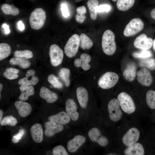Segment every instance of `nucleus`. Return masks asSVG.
Masks as SVG:
<instances>
[{
    "instance_id": "393cba45",
    "label": "nucleus",
    "mask_w": 155,
    "mask_h": 155,
    "mask_svg": "<svg viewBox=\"0 0 155 155\" xmlns=\"http://www.w3.org/2000/svg\"><path fill=\"white\" fill-rule=\"evenodd\" d=\"M9 62L11 65H18L23 69L27 68L31 65L28 59L17 57L11 58L9 60Z\"/></svg>"
},
{
    "instance_id": "e433bc0d",
    "label": "nucleus",
    "mask_w": 155,
    "mask_h": 155,
    "mask_svg": "<svg viewBox=\"0 0 155 155\" xmlns=\"http://www.w3.org/2000/svg\"><path fill=\"white\" fill-rule=\"evenodd\" d=\"M0 122L2 126L9 125L14 126L18 123L17 119L11 115H8L4 117L2 119Z\"/></svg>"
},
{
    "instance_id": "09e8293b",
    "label": "nucleus",
    "mask_w": 155,
    "mask_h": 155,
    "mask_svg": "<svg viewBox=\"0 0 155 155\" xmlns=\"http://www.w3.org/2000/svg\"><path fill=\"white\" fill-rule=\"evenodd\" d=\"M150 15L152 18L155 20V8L152 11Z\"/></svg>"
},
{
    "instance_id": "79ce46f5",
    "label": "nucleus",
    "mask_w": 155,
    "mask_h": 155,
    "mask_svg": "<svg viewBox=\"0 0 155 155\" xmlns=\"http://www.w3.org/2000/svg\"><path fill=\"white\" fill-rule=\"evenodd\" d=\"M25 133V131L22 129L19 130V132L16 135L13 136L11 139L12 142L13 143H18L22 138Z\"/></svg>"
},
{
    "instance_id": "a19ab883",
    "label": "nucleus",
    "mask_w": 155,
    "mask_h": 155,
    "mask_svg": "<svg viewBox=\"0 0 155 155\" xmlns=\"http://www.w3.org/2000/svg\"><path fill=\"white\" fill-rule=\"evenodd\" d=\"M53 155H68V154L65 148L62 145H59L55 147L52 151Z\"/></svg>"
},
{
    "instance_id": "f704fd0d",
    "label": "nucleus",
    "mask_w": 155,
    "mask_h": 155,
    "mask_svg": "<svg viewBox=\"0 0 155 155\" xmlns=\"http://www.w3.org/2000/svg\"><path fill=\"white\" fill-rule=\"evenodd\" d=\"M19 70L13 68H7L4 71L3 75L6 78L9 80H13L17 79L18 77V73Z\"/></svg>"
},
{
    "instance_id": "bb28decb",
    "label": "nucleus",
    "mask_w": 155,
    "mask_h": 155,
    "mask_svg": "<svg viewBox=\"0 0 155 155\" xmlns=\"http://www.w3.org/2000/svg\"><path fill=\"white\" fill-rule=\"evenodd\" d=\"M70 70L67 68H62L59 71L58 75L59 77L67 87H68L70 84Z\"/></svg>"
},
{
    "instance_id": "2eb2a0df",
    "label": "nucleus",
    "mask_w": 155,
    "mask_h": 155,
    "mask_svg": "<svg viewBox=\"0 0 155 155\" xmlns=\"http://www.w3.org/2000/svg\"><path fill=\"white\" fill-rule=\"evenodd\" d=\"M65 109L66 113L72 121H75L78 119L79 114L78 111V107L73 99L69 98L67 100Z\"/></svg>"
},
{
    "instance_id": "39448f33",
    "label": "nucleus",
    "mask_w": 155,
    "mask_h": 155,
    "mask_svg": "<svg viewBox=\"0 0 155 155\" xmlns=\"http://www.w3.org/2000/svg\"><path fill=\"white\" fill-rule=\"evenodd\" d=\"M80 45V37L76 34L72 35L68 39L64 47V53L69 58L74 57L76 54Z\"/></svg>"
},
{
    "instance_id": "de8ad7c7",
    "label": "nucleus",
    "mask_w": 155,
    "mask_h": 155,
    "mask_svg": "<svg viewBox=\"0 0 155 155\" xmlns=\"http://www.w3.org/2000/svg\"><path fill=\"white\" fill-rule=\"evenodd\" d=\"M28 86L26 85H21L19 88L21 92L24 91L27 88Z\"/></svg>"
},
{
    "instance_id": "20e7f679",
    "label": "nucleus",
    "mask_w": 155,
    "mask_h": 155,
    "mask_svg": "<svg viewBox=\"0 0 155 155\" xmlns=\"http://www.w3.org/2000/svg\"><path fill=\"white\" fill-rule=\"evenodd\" d=\"M119 80L118 75L116 73L108 71L104 74L100 78L98 85L101 88L108 89L114 87Z\"/></svg>"
},
{
    "instance_id": "f8f14e48",
    "label": "nucleus",
    "mask_w": 155,
    "mask_h": 155,
    "mask_svg": "<svg viewBox=\"0 0 155 155\" xmlns=\"http://www.w3.org/2000/svg\"><path fill=\"white\" fill-rule=\"evenodd\" d=\"M137 80L142 85L150 86L153 82V77L150 71L145 68H143L137 73Z\"/></svg>"
},
{
    "instance_id": "864d4df0",
    "label": "nucleus",
    "mask_w": 155,
    "mask_h": 155,
    "mask_svg": "<svg viewBox=\"0 0 155 155\" xmlns=\"http://www.w3.org/2000/svg\"><path fill=\"white\" fill-rule=\"evenodd\" d=\"M81 0H75L76 2H79L81 1Z\"/></svg>"
},
{
    "instance_id": "49530a36",
    "label": "nucleus",
    "mask_w": 155,
    "mask_h": 155,
    "mask_svg": "<svg viewBox=\"0 0 155 155\" xmlns=\"http://www.w3.org/2000/svg\"><path fill=\"white\" fill-rule=\"evenodd\" d=\"M18 27L19 29L22 31L25 29V26L22 22L21 21H19L18 23Z\"/></svg>"
},
{
    "instance_id": "a18cd8bd",
    "label": "nucleus",
    "mask_w": 155,
    "mask_h": 155,
    "mask_svg": "<svg viewBox=\"0 0 155 155\" xmlns=\"http://www.w3.org/2000/svg\"><path fill=\"white\" fill-rule=\"evenodd\" d=\"M2 27L4 28L5 32V34H8L10 32V30L9 29V26L6 23L3 24Z\"/></svg>"
},
{
    "instance_id": "6ab92c4d",
    "label": "nucleus",
    "mask_w": 155,
    "mask_h": 155,
    "mask_svg": "<svg viewBox=\"0 0 155 155\" xmlns=\"http://www.w3.org/2000/svg\"><path fill=\"white\" fill-rule=\"evenodd\" d=\"M30 132L33 141L36 143H40L43 140V132L40 124L35 123L31 127Z\"/></svg>"
},
{
    "instance_id": "c9c22d12",
    "label": "nucleus",
    "mask_w": 155,
    "mask_h": 155,
    "mask_svg": "<svg viewBox=\"0 0 155 155\" xmlns=\"http://www.w3.org/2000/svg\"><path fill=\"white\" fill-rule=\"evenodd\" d=\"M21 92V93L19 97V99L20 100L25 101L27 100L29 97L34 94V88L32 86H29L25 90Z\"/></svg>"
},
{
    "instance_id": "4468645a",
    "label": "nucleus",
    "mask_w": 155,
    "mask_h": 155,
    "mask_svg": "<svg viewBox=\"0 0 155 155\" xmlns=\"http://www.w3.org/2000/svg\"><path fill=\"white\" fill-rule=\"evenodd\" d=\"M86 140L83 135H77L69 140L67 144V148L71 153L75 152L84 144Z\"/></svg>"
},
{
    "instance_id": "f03ea898",
    "label": "nucleus",
    "mask_w": 155,
    "mask_h": 155,
    "mask_svg": "<svg viewBox=\"0 0 155 155\" xmlns=\"http://www.w3.org/2000/svg\"><path fill=\"white\" fill-rule=\"evenodd\" d=\"M46 18V13L42 8H35L31 13L29 21L31 27L35 30H38L44 26Z\"/></svg>"
},
{
    "instance_id": "5701e85b",
    "label": "nucleus",
    "mask_w": 155,
    "mask_h": 155,
    "mask_svg": "<svg viewBox=\"0 0 155 155\" xmlns=\"http://www.w3.org/2000/svg\"><path fill=\"white\" fill-rule=\"evenodd\" d=\"M136 74V66L133 62H130L127 64L123 73L125 78L129 82H132L134 80Z\"/></svg>"
},
{
    "instance_id": "a878e982",
    "label": "nucleus",
    "mask_w": 155,
    "mask_h": 155,
    "mask_svg": "<svg viewBox=\"0 0 155 155\" xmlns=\"http://www.w3.org/2000/svg\"><path fill=\"white\" fill-rule=\"evenodd\" d=\"M1 9L4 14L7 15L16 16L18 15L20 13L18 8L6 3L3 4L1 5Z\"/></svg>"
},
{
    "instance_id": "5fc2aeb1",
    "label": "nucleus",
    "mask_w": 155,
    "mask_h": 155,
    "mask_svg": "<svg viewBox=\"0 0 155 155\" xmlns=\"http://www.w3.org/2000/svg\"><path fill=\"white\" fill-rule=\"evenodd\" d=\"M112 1H117V0H112Z\"/></svg>"
},
{
    "instance_id": "8fccbe9b",
    "label": "nucleus",
    "mask_w": 155,
    "mask_h": 155,
    "mask_svg": "<svg viewBox=\"0 0 155 155\" xmlns=\"http://www.w3.org/2000/svg\"><path fill=\"white\" fill-rule=\"evenodd\" d=\"M3 112L1 110H0V122L1 121L3 117Z\"/></svg>"
},
{
    "instance_id": "7ed1b4c3",
    "label": "nucleus",
    "mask_w": 155,
    "mask_h": 155,
    "mask_svg": "<svg viewBox=\"0 0 155 155\" xmlns=\"http://www.w3.org/2000/svg\"><path fill=\"white\" fill-rule=\"evenodd\" d=\"M122 110L128 114L133 113L136 110L135 103L131 96L124 92L119 93L117 96Z\"/></svg>"
},
{
    "instance_id": "c756f323",
    "label": "nucleus",
    "mask_w": 155,
    "mask_h": 155,
    "mask_svg": "<svg viewBox=\"0 0 155 155\" xmlns=\"http://www.w3.org/2000/svg\"><path fill=\"white\" fill-rule=\"evenodd\" d=\"M98 5V0H89L87 2L91 18L94 20H95L97 18V12L96 11V8Z\"/></svg>"
},
{
    "instance_id": "37998d69",
    "label": "nucleus",
    "mask_w": 155,
    "mask_h": 155,
    "mask_svg": "<svg viewBox=\"0 0 155 155\" xmlns=\"http://www.w3.org/2000/svg\"><path fill=\"white\" fill-rule=\"evenodd\" d=\"M111 9V6L107 4H103L96 7V10L97 12L106 11L108 12Z\"/></svg>"
},
{
    "instance_id": "473e14b6",
    "label": "nucleus",
    "mask_w": 155,
    "mask_h": 155,
    "mask_svg": "<svg viewBox=\"0 0 155 155\" xmlns=\"http://www.w3.org/2000/svg\"><path fill=\"white\" fill-rule=\"evenodd\" d=\"M139 64L141 67L154 70L155 69V59L151 57L143 59L140 61Z\"/></svg>"
},
{
    "instance_id": "72a5a7b5",
    "label": "nucleus",
    "mask_w": 155,
    "mask_h": 155,
    "mask_svg": "<svg viewBox=\"0 0 155 155\" xmlns=\"http://www.w3.org/2000/svg\"><path fill=\"white\" fill-rule=\"evenodd\" d=\"M146 100L149 107L152 109H155V91H148L146 94Z\"/></svg>"
},
{
    "instance_id": "0eeeda50",
    "label": "nucleus",
    "mask_w": 155,
    "mask_h": 155,
    "mask_svg": "<svg viewBox=\"0 0 155 155\" xmlns=\"http://www.w3.org/2000/svg\"><path fill=\"white\" fill-rule=\"evenodd\" d=\"M144 26V23L140 19L133 18L126 26L123 31V34L126 37L133 36L142 30Z\"/></svg>"
},
{
    "instance_id": "f257e3e1",
    "label": "nucleus",
    "mask_w": 155,
    "mask_h": 155,
    "mask_svg": "<svg viewBox=\"0 0 155 155\" xmlns=\"http://www.w3.org/2000/svg\"><path fill=\"white\" fill-rule=\"evenodd\" d=\"M115 38L114 33L110 30H106L103 34L102 40V48L104 53L107 55H112L116 51Z\"/></svg>"
},
{
    "instance_id": "dca6fc26",
    "label": "nucleus",
    "mask_w": 155,
    "mask_h": 155,
    "mask_svg": "<svg viewBox=\"0 0 155 155\" xmlns=\"http://www.w3.org/2000/svg\"><path fill=\"white\" fill-rule=\"evenodd\" d=\"M35 71L33 69L28 70L26 73L25 77L20 79L18 84L20 85L34 86L39 82V79L35 76Z\"/></svg>"
},
{
    "instance_id": "9d476101",
    "label": "nucleus",
    "mask_w": 155,
    "mask_h": 155,
    "mask_svg": "<svg viewBox=\"0 0 155 155\" xmlns=\"http://www.w3.org/2000/svg\"><path fill=\"white\" fill-rule=\"evenodd\" d=\"M88 135L91 141L97 143L101 146H106L108 144V139L102 135L98 128L94 127L90 129L88 132Z\"/></svg>"
},
{
    "instance_id": "2f4dec72",
    "label": "nucleus",
    "mask_w": 155,
    "mask_h": 155,
    "mask_svg": "<svg viewBox=\"0 0 155 155\" xmlns=\"http://www.w3.org/2000/svg\"><path fill=\"white\" fill-rule=\"evenodd\" d=\"M77 14L75 16V19L77 22L80 24L83 23L86 18L85 14L87 10L86 7L82 6L78 7L76 9Z\"/></svg>"
},
{
    "instance_id": "aec40b11",
    "label": "nucleus",
    "mask_w": 155,
    "mask_h": 155,
    "mask_svg": "<svg viewBox=\"0 0 155 155\" xmlns=\"http://www.w3.org/2000/svg\"><path fill=\"white\" fill-rule=\"evenodd\" d=\"M39 95L41 98L45 100L47 103H49L55 102L58 98L56 94L44 86L40 88Z\"/></svg>"
},
{
    "instance_id": "7c9ffc66",
    "label": "nucleus",
    "mask_w": 155,
    "mask_h": 155,
    "mask_svg": "<svg viewBox=\"0 0 155 155\" xmlns=\"http://www.w3.org/2000/svg\"><path fill=\"white\" fill-rule=\"evenodd\" d=\"M11 49L7 44L2 43L0 44V60H2L7 57L10 55Z\"/></svg>"
},
{
    "instance_id": "ea45409f",
    "label": "nucleus",
    "mask_w": 155,
    "mask_h": 155,
    "mask_svg": "<svg viewBox=\"0 0 155 155\" xmlns=\"http://www.w3.org/2000/svg\"><path fill=\"white\" fill-rule=\"evenodd\" d=\"M152 55L151 51L148 50H142L138 52H134L133 54L134 57L142 59L151 57Z\"/></svg>"
},
{
    "instance_id": "cd10ccee",
    "label": "nucleus",
    "mask_w": 155,
    "mask_h": 155,
    "mask_svg": "<svg viewBox=\"0 0 155 155\" xmlns=\"http://www.w3.org/2000/svg\"><path fill=\"white\" fill-rule=\"evenodd\" d=\"M135 2V0H117V7L119 10L125 11L133 6Z\"/></svg>"
},
{
    "instance_id": "3c124183",
    "label": "nucleus",
    "mask_w": 155,
    "mask_h": 155,
    "mask_svg": "<svg viewBox=\"0 0 155 155\" xmlns=\"http://www.w3.org/2000/svg\"><path fill=\"white\" fill-rule=\"evenodd\" d=\"M3 88V85L1 83L0 84V99L1 98V92Z\"/></svg>"
},
{
    "instance_id": "a211bd4d",
    "label": "nucleus",
    "mask_w": 155,
    "mask_h": 155,
    "mask_svg": "<svg viewBox=\"0 0 155 155\" xmlns=\"http://www.w3.org/2000/svg\"><path fill=\"white\" fill-rule=\"evenodd\" d=\"M15 106L19 115L22 117H25L29 115L32 111V107L30 104L21 100L16 101Z\"/></svg>"
},
{
    "instance_id": "58836bf2",
    "label": "nucleus",
    "mask_w": 155,
    "mask_h": 155,
    "mask_svg": "<svg viewBox=\"0 0 155 155\" xmlns=\"http://www.w3.org/2000/svg\"><path fill=\"white\" fill-rule=\"evenodd\" d=\"M14 56L15 57L29 59L33 57V54L32 51L28 50H17L14 52Z\"/></svg>"
},
{
    "instance_id": "ddd939ff",
    "label": "nucleus",
    "mask_w": 155,
    "mask_h": 155,
    "mask_svg": "<svg viewBox=\"0 0 155 155\" xmlns=\"http://www.w3.org/2000/svg\"><path fill=\"white\" fill-rule=\"evenodd\" d=\"M45 128L44 133L47 137H51L56 133L61 131L64 129L62 125L49 121L46 122L44 124Z\"/></svg>"
},
{
    "instance_id": "412c9836",
    "label": "nucleus",
    "mask_w": 155,
    "mask_h": 155,
    "mask_svg": "<svg viewBox=\"0 0 155 155\" xmlns=\"http://www.w3.org/2000/svg\"><path fill=\"white\" fill-rule=\"evenodd\" d=\"M49 121L55 122L57 123L64 125L69 123L71 118L66 112L61 111L58 113L51 115L48 118Z\"/></svg>"
},
{
    "instance_id": "4be33fe9",
    "label": "nucleus",
    "mask_w": 155,
    "mask_h": 155,
    "mask_svg": "<svg viewBox=\"0 0 155 155\" xmlns=\"http://www.w3.org/2000/svg\"><path fill=\"white\" fill-rule=\"evenodd\" d=\"M91 58L88 54L84 53L82 54L79 59H76L74 61V65L77 67H81L84 71H87L90 68L89 63Z\"/></svg>"
},
{
    "instance_id": "c85d7f7f",
    "label": "nucleus",
    "mask_w": 155,
    "mask_h": 155,
    "mask_svg": "<svg viewBox=\"0 0 155 155\" xmlns=\"http://www.w3.org/2000/svg\"><path fill=\"white\" fill-rule=\"evenodd\" d=\"M80 46L83 50L89 49L93 45L92 40L86 34L82 33L80 36Z\"/></svg>"
},
{
    "instance_id": "603ef678",
    "label": "nucleus",
    "mask_w": 155,
    "mask_h": 155,
    "mask_svg": "<svg viewBox=\"0 0 155 155\" xmlns=\"http://www.w3.org/2000/svg\"><path fill=\"white\" fill-rule=\"evenodd\" d=\"M153 47L154 50L155 51V39L153 41Z\"/></svg>"
},
{
    "instance_id": "9b49d317",
    "label": "nucleus",
    "mask_w": 155,
    "mask_h": 155,
    "mask_svg": "<svg viewBox=\"0 0 155 155\" xmlns=\"http://www.w3.org/2000/svg\"><path fill=\"white\" fill-rule=\"evenodd\" d=\"M153 40L148 37L144 34H142L138 36L134 41L133 44L135 47L142 50H147L153 46Z\"/></svg>"
},
{
    "instance_id": "423d86ee",
    "label": "nucleus",
    "mask_w": 155,
    "mask_h": 155,
    "mask_svg": "<svg viewBox=\"0 0 155 155\" xmlns=\"http://www.w3.org/2000/svg\"><path fill=\"white\" fill-rule=\"evenodd\" d=\"M107 107L111 120L114 122L120 120L122 117L123 113L118 99L114 98L111 100L108 104Z\"/></svg>"
},
{
    "instance_id": "1a4fd4ad",
    "label": "nucleus",
    "mask_w": 155,
    "mask_h": 155,
    "mask_svg": "<svg viewBox=\"0 0 155 155\" xmlns=\"http://www.w3.org/2000/svg\"><path fill=\"white\" fill-rule=\"evenodd\" d=\"M140 135V132L137 128H131L123 135L122 142L125 146L129 147L137 142Z\"/></svg>"
},
{
    "instance_id": "b1692460",
    "label": "nucleus",
    "mask_w": 155,
    "mask_h": 155,
    "mask_svg": "<svg viewBox=\"0 0 155 155\" xmlns=\"http://www.w3.org/2000/svg\"><path fill=\"white\" fill-rule=\"evenodd\" d=\"M124 154L126 155H144L145 152L142 145L140 143L136 142L128 147L124 150Z\"/></svg>"
},
{
    "instance_id": "c03bdc74",
    "label": "nucleus",
    "mask_w": 155,
    "mask_h": 155,
    "mask_svg": "<svg viewBox=\"0 0 155 155\" xmlns=\"http://www.w3.org/2000/svg\"><path fill=\"white\" fill-rule=\"evenodd\" d=\"M61 9L63 16L65 18H67L69 16L68 7L67 5L63 4L61 6Z\"/></svg>"
},
{
    "instance_id": "f3484780",
    "label": "nucleus",
    "mask_w": 155,
    "mask_h": 155,
    "mask_svg": "<svg viewBox=\"0 0 155 155\" xmlns=\"http://www.w3.org/2000/svg\"><path fill=\"white\" fill-rule=\"evenodd\" d=\"M76 94L78 102L82 108H86L87 105L89 97L87 90L82 87H78Z\"/></svg>"
},
{
    "instance_id": "4c0bfd02",
    "label": "nucleus",
    "mask_w": 155,
    "mask_h": 155,
    "mask_svg": "<svg viewBox=\"0 0 155 155\" xmlns=\"http://www.w3.org/2000/svg\"><path fill=\"white\" fill-rule=\"evenodd\" d=\"M47 80L54 88L61 89L63 87L62 83L59 80V78L54 74L49 75L47 78Z\"/></svg>"
},
{
    "instance_id": "6e6552de",
    "label": "nucleus",
    "mask_w": 155,
    "mask_h": 155,
    "mask_svg": "<svg viewBox=\"0 0 155 155\" xmlns=\"http://www.w3.org/2000/svg\"><path fill=\"white\" fill-rule=\"evenodd\" d=\"M49 55L51 65L57 66L62 63L63 58V50L57 45L53 44L49 49Z\"/></svg>"
}]
</instances>
